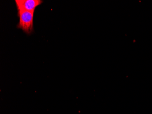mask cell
<instances>
[{
    "mask_svg": "<svg viewBox=\"0 0 152 114\" xmlns=\"http://www.w3.org/2000/svg\"><path fill=\"white\" fill-rule=\"evenodd\" d=\"M34 12L18 11L19 21L17 27L22 29L26 34H31L34 30L33 19Z\"/></svg>",
    "mask_w": 152,
    "mask_h": 114,
    "instance_id": "cell-1",
    "label": "cell"
},
{
    "mask_svg": "<svg viewBox=\"0 0 152 114\" xmlns=\"http://www.w3.org/2000/svg\"><path fill=\"white\" fill-rule=\"evenodd\" d=\"M18 11L35 12L37 7L42 4V0H15Z\"/></svg>",
    "mask_w": 152,
    "mask_h": 114,
    "instance_id": "cell-2",
    "label": "cell"
}]
</instances>
